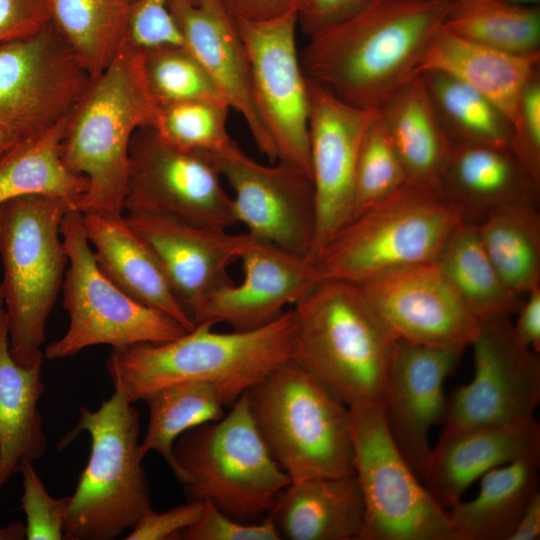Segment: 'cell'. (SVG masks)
<instances>
[{"label":"cell","mask_w":540,"mask_h":540,"mask_svg":"<svg viewBox=\"0 0 540 540\" xmlns=\"http://www.w3.org/2000/svg\"><path fill=\"white\" fill-rule=\"evenodd\" d=\"M235 19L249 58L254 100L278 161L311 176L310 99L296 45L298 12L264 21Z\"/></svg>","instance_id":"15"},{"label":"cell","mask_w":540,"mask_h":540,"mask_svg":"<svg viewBox=\"0 0 540 540\" xmlns=\"http://www.w3.org/2000/svg\"><path fill=\"white\" fill-rule=\"evenodd\" d=\"M349 411L354 473L365 508L359 540H452L447 510L397 449L380 403L350 406Z\"/></svg>","instance_id":"11"},{"label":"cell","mask_w":540,"mask_h":540,"mask_svg":"<svg viewBox=\"0 0 540 540\" xmlns=\"http://www.w3.org/2000/svg\"><path fill=\"white\" fill-rule=\"evenodd\" d=\"M540 455L486 472L476 497L447 510L452 540H509L539 490Z\"/></svg>","instance_id":"30"},{"label":"cell","mask_w":540,"mask_h":540,"mask_svg":"<svg viewBox=\"0 0 540 540\" xmlns=\"http://www.w3.org/2000/svg\"><path fill=\"white\" fill-rule=\"evenodd\" d=\"M158 109L146 81L143 50L127 38L67 119L62 160L88 181L77 210L124 213L129 146L136 130L154 126Z\"/></svg>","instance_id":"3"},{"label":"cell","mask_w":540,"mask_h":540,"mask_svg":"<svg viewBox=\"0 0 540 540\" xmlns=\"http://www.w3.org/2000/svg\"><path fill=\"white\" fill-rule=\"evenodd\" d=\"M374 0H305L298 25L308 36L356 14Z\"/></svg>","instance_id":"47"},{"label":"cell","mask_w":540,"mask_h":540,"mask_svg":"<svg viewBox=\"0 0 540 540\" xmlns=\"http://www.w3.org/2000/svg\"><path fill=\"white\" fill-rule=\"evenodd\" d=\"M206 154L233 190L237 223L254 238L309 259L316 228L311 176L288 162L260 164L235 142Z\"/></svg>","instance_id":"16"},{"label":"cell","mask_w":540,"mask_h":540,"mask_svg":"<svg viewBox=\"0 0 540 540\" xmlns=\"http://www.w3.org/2000/svg\"><path fill=\"white\" fill-rule=\"evenodd\" d=\"M204 501L188 500L165 512L150 508L131 529L125 540H175L180 534L198 522Z\"/></svg>","instance_id":"45"},{"label":"cell","mask_w":540,"mask_h":540,"mask_svg":"<svg viewBox=\"0 0 540 540\" xmlns=\"http://www.w3.org/2000/svg\"><path fill=\"white\" fill-rule=\"evenodd\" d=\"M21 507L25 514V539L62 540L70 495L52 497L37 474L33 461L23 459Z\"/></svg>","instance_id":"41"},{"label":"cell","mask_w":540,"mask_h":540,"mask_svg":"<svg viewBox=\"0 0 540 540\" xmlns=\"http://www.w3.org/2000/svg\"><path fill=\"white\" fill-rule=\"evenodd\" d=\"M540 53L517 55L462 38L444 25L433 34L417 74L439 71L468 84L498 106L512 123L529 80L539 72Z\"/></svg>","instance_id":"27"},{"label":"cell","mask_w":540,"mask_h":540,"mask_svg":"<svg viewBox=\"0 0 540 540\" xmlns=\"http://www.w3.org/2000/svg\"><path fill=\"white\" fill-rule=\"evenodd\" d=\"M229 105L187 101L160 105L152 127L168 144L182 150L215 153L229 147L226 130Z\"/></svg>","instance_id":"39"},{"label":"cell","mask_w":540,"mask_h":540,"mask_svg":"<svg viewBox=\"0 0 540 540\" xmlns=\"http://www.w3.org/2000/svg\"><path fill=\"white\" fill-rule=\"evenodd\" d=\"M379 118L401 160L406 184L437 192L453 143L421 74L406 82L379 108Z\"/></svg>","instance_id":"28"},{"label":"cell","mask_w":540,"mask_h":540,"mask_svg":"<svg viewBox=\"0 0 540 540\" xmlns=\"http://www.w3.org/2000/svg\"><path fill=\"white\" fill-rule=\"evenodd\" d=\"M143 68L149 90L159 106L187 101L229 105L217 83L185 46L143 50Z\"/></svg>","instance_id":"38"},{"label":"cell","mask_w":540,"mask_h":540,"mask_svg":"<svg viewBox=\"0 0 540 540\" xmlns=\"http://www.w3.org/2000/svg\"><path fill=\"white\" fill-rule=\"evenodd\" d=\"M364 500L355 473L294 479L268 516L281 539L359 540Z\"/></svg>","instance_id":"26"},{"label":"cell","mask_w":540,"mask_h":540,"mask_svg":"<svg viewBox=\"0 0 540 540\" xmlns=\"http://www.w3.org/2000/svg\"><path fill=\"white\" fill-rule=\"evenodd\" d=\"M168 9L184 46L200 61L246 122L261 154L278 161L273 140L258 112L251 69L235 17L221 0H170Z\"/></svg>","instance_id":"22"},{"label":"cell","mask_w":540,"mask_h":540,"mask_svg":"<svg viewBox=\"0 0 540 540\" xmlns=\"http://www.w3.org/2000/svg\"><path fill=\"white\" fill-rule=\"evenodd\" d=\"M128 158L126 212L220 229L237 223L232 197L206 153L174 147L152 127H142L132 137Z\"/></svg>","instance_id":"13"},{"label":"cell","mask_w":540,"mask_h":540,"mask_svg":"<svg viewBox=\"0 0 540 540\" xmlns=\"http://www.w3.org/2000/svg\"><path fill=\"white\" fill-rule=\"evenodd\" d=\"M481 244L505 285L522 297L540 286L538 204L511 203L475 221Z\"/></svg>","instance_id":"32"},{"label":"cell","mask_w":540,"mask_h":540,"mask_svg":"<svg viewBox=\"0 0 540 540\" xmlns=\"http://www.w3.org/2000/svg\"><path fill=\"white\" fill-rule=\"evenodd\" d=\"M293 306L294 360L348 407L380 402L397 339L360 287L320 279Z\"/></svg>","instance_id":"4"},{"label":"cell","mask_w":540,"mask_h":540,"mask_svg":"<svg viewBox=\"0 0 540 540\" xmlns=\"http://www.w3.org/2000/svg\"><path fill=\"white\" fill-rule=\"evenodd\" d=\"M509 149L529 173L540 181V73L525 86L512 128Z\"/></svg>","instance_id":"42"},{"label":"cell","mask_w":540,"mask_h":540,"mask_svg":"<svg viewBox=\"0 0 540 540\" xmlns=\"http://www.w3.org/2000/svg\"><path fill=\"white\" fill-rule=\"evenodd\" d=\"M212 327L211 323H199L171 341L113 348L106 368L114 390L135 403L168 384L204 381L215 386L231 406L272 371L294 359L292 309L251 330L216 332Z\"/></svg>","instance_id":"2"},{"label":"cell","mask_w":540,"mask_h":540,"mask_svg":"<svg viewBox=\"0 0 540 540\" xmlns=\"http://www.w3.org/2000/svg\"><path fill=\"white\" fill-rule=\"evenodd\" d=\"M92 77L51 22L0 46V127L18 141L69 117Z\"/></svg>","instance_id":"12"},{"label":"cell","mask_w":540,"mask_h":540,"mask_svg":"<svg viewBox=\"0 0 540 540\" xmlns=\"http://www.w3.org/2000/svg\"><path fill=\"white\" fill-rule=\"evenodd\" d=\"M25 539V524L11 522L4 527H0V540H22Z\"/></svg>","instance_id":"51"},{"label":"cell","mask_w":540,"mask_h":540,"mask_svg":"<svg viewBox=\"0 0 540 540\" xmlns=\"http://www.w3.org/2000/svg\"><path fill=\"white\" fill-rule=\"evenodd\" d=\"M309 145L316 228L315 263L329 241L352 220L355 173L362 140L379 109L351 105L308 79Z\"/></svg>","instance_id":"17"},{"label":"cell","mask_w":540,"mask_h":540,"mask_svg":"<svg viewBox=\"0 0 540 540\" xmlns=\"http://www.w3.org/2000/svg\"><path fill=\"white\" fill-rule=\"evenodd\" d=\"M173 456L188 500H209L241 521L265 518L291 482L258 432L247 391L222 418L181 434Z\"/></svg>","instance_id":"7"},{"label":"cell","mask_w":540,"mask_h":540,"mask_svg":"<svg viewBox=\"0 0 540 540\" xmlns=\"http://www.w3.org/2000/svg\"><path fill=\"white\" fill-rule=\"evenodd\" d=\"M119 1H122L124 3H128V4H134L135 0H119Z\"/></svg>","instance_id":"55"},{"label":"cell","mask_w":540,"mask_h":540,"mask_svg":"<svg viewBox=\"0 0 540 540\" xmlns=\"http://www.w3.org/2000/svg\"><path fill=\"white\" fill-rule=\"evenodd\" d=\"M43 362L18 364L10 353L5 313L0 318V493L20 470L23 459L36 461L46 452L38 402L44 392Z\"/></svg>","instance_id":"29"},{"label":"cell","mask_w":540,"mask_h":540,"mask_svg":"<svg viewBox=\"0 0 540 540\" xmlns=\"http://www.w3.org/2000/svg\"><path fill=\"white\" fill-rule=\"evenodd\" d=\"M404 185L403 165L378 113L366 131L358 153L353 218Z\"/></svg>","instance_id":"40"},{"label":"cell","mask_w":540,"mask_h":540,"mask_svg":"<svg viewBox=\"0 0 540 540\" xmlns=\"http://www.w3.org/2000/svg\"><path fill=\"white\" fill-rule=\"evenodd\" d=\"M516 4L539 5L540 0H503Z\"/></svg>","instance_id":"53"},{"label":"cell","mask_w":540,"mask_h":540,"mask_svg":"<svg viewBox=\"0 0 540 540\" xmlns=\"http://www.w3.org/2000/svg\"><path fill=\"white\" fill-rule=\"evenodd\" d=\"M451 5L452 0H374L310 36L302 69L341 100L379 109L417 75Z\"/></svg>","instance_id":"1"},{"label":"cell","mask_w":540,"mask_h":540,"mask_svg":"<svg viewBox=\"0 0 540 540\" xmlns=\"http://www.w3.org/2000/svg\"><path fill=\"white\" fill-rule=\"evenodd\" d=\"M3 305H4V302H3V298L0 294V318L2 317V315L5 313V310L3 308Z\"/></svg>","instance_id":"54"},{"label":"cell","mask_w":540,"mask_h":540,"mask_svg":"<svg viewBox=\"0 0 540 540\" xmlns=\"http://www.w3.org/2000/svg\"><path fill=\"white\" fill-rule=\"evenodd\" d=\"M170 0H135L128 28V40L141 50L159 46H184L183 38L169 9Z\"/></svg>","instance_id":"44"},{"label":"cell","mask_w":540,"mask_h":540,"mask_svg":"<svg viewBox=\"0 0 540 540\" xmlns=\"http://www.w3.org/2000/svg\"><path fill=\"white\" fill-rule=\"evenodd\" d=\"M83 222L98 267L116 286L136 301L171 316L187 331L195 327L157 259L124 214L86 212Z\"/></svg>","instance_id":"25"},{"label":"cell","mask_w":540,"mask_h":540,"mask_svg":"<svg viewBox=\"0 0 540 540\" xmlns=\"http://www.w3.org/2000/svg\"><path fill=\"white\" fill-rule=\"evenodd\" d=\"M466 219L436 191L406 184L329 241L314 263L317 280L359 285L395 268L435 262Z\"/></svg>","instance_id":"9"},{"label":"cell","mask_w":540,"mask_h":540,"mask_svg":"<svg viewBox=\"0 0 540 540\" xmlns=\"http://www.w3.org/2000/svg\"><path fill=\"white\" fill-rule=\"evenodd\" d=\"M139 414L118 390L96 410L81 407L76 426L58 448L85 431L90 455L64 525L66 540H112L132 529L151 508L147 477L139 454Z\"/></svg>","instance_id":"5"},{"label":"cell","mask_w":540,"mask_h":540,"mask_svg":"<svg viewBox=\"0 0 540 540\" xmlns=\"http://www.w3.org/2000/svg\"><path fill=\"white\" fill-rule=\"evenodd\" d=\"M532 455H540V425L535 418L441 434L431 448L422 483L447 510L486 472Z\"/></svg>","instance_id":"23"},{"label":"cell","mask_w":540,"mask_h":540,"mask_svg":"<svg viewBox=\"0 0 540 540\" xmlns=\"http://www.w3.org/2000/svg\"><path fill=\"white\" fill-rule=\"evenodd\" d=\"M61 235L69 263L62 285L63 306L70 321L65 334L45 347L44 358L70 357L94 345L162 343L187 332L171 316L127 295L100 270L82 212L68 208Z\"/></svg>","instance_id":"10"},{"label":"cell","mask_w":540,"mask_h":540,"mask_svg":"<svg viewBox=\"0 0 540 540\" xmlns=\"http://www.w3.org/2000/svg\"><path fill=\"white\" fill-rule=\"evenodd\" d=\"M124 217L157 259L191 319L214 290L231 281L227 269L252 239L247 232L231 234L161 214L127 212Z\"/></svg>","instance_id":"20"},{"label":"cell","mask_w":540,"mask_h":540,"mask_svg":"<svg viewBox=\"0 0 540 540\" xmlns=\"http://www.w3.org/2000/svg\"><path fill=\"white\" fill-rule=\"evenodd\" d=\"M247 394L263 442L291 480L354 473L349 407L294 359Z\"/></svg>","instance_id":"8"},{"label":"cell","mask_w":540,"mask_h":540,"mask_svg":"<svg viewBox=\"0 0 540 540\" xmlns=\"http://www.w3.org/2000/svg\"><path fill=\"white\" fill-rule=\"evenodd\" d=\"M397 340L465 351L480 321L435 262L395 268L358 285Z\"/></svg>","instance_id":"18"},{"label":"cell","mask_w":540,"mask_h":540,"mask_svg":"<svg viewBox=\"0 0 540 540\" xmlns=\"http://www.w3.org/2000/svg\"><path fill=\"white\" fill-rule=\"evenodd\" d=\"M463 353L403 340L394 345L379 403L390 437L421 482L431 452L429 431L447 414L443 385Z\"/></svg>","instance_id":"19"},{"label":"cell","mask_w":540,"mask_h":540,"mask_svg":"<svg viewBox=\"0 0 540 540\" xmlns=\"http://www.w3.org/2000/svg\"><path fill=\"white\" fill-rule=\"evenodd\" d=\"M149 420L139 454L158 452L176 478L179 469L173 446L185 431L225 415L226 402L219 390L204 381H181L160 387L146 395Z\"/></svg>","instance_id":"35"},{"label":"cell","mask_w":540,"mask_h":540,"mask_svg":"<svg viewBox=\"0 0 540 540\" xmlns=\"http://www.w3.org/2000/svg\"><path fill=\"white\" fill-rule=\"evenodd\" d=\"M420 74L452 143L509 148L512 123L491 100L448 74L439 71Z\"/></svg>","instance_id":"37"},{"label":"cell","mask_w":540,"mask_h":540,"mask_svg":"<svg viewBox=\"0 0 540 540\" xmlns=\"http://www.w3.org/2000/svg\"><path fill=\"white\" fill-rule=\"evenodd\" d=\"M132 6L119 0H50L51 22L94 78L126 42Z\"/></svg>","instance_id":"34"},{"label":"cell","mask_w":540,"mask_h":540,"mask_svg":"<svg viewBox=\"0 0 540 540\" xmlns=\"http://www.w3.org/2000/svg\"><path fill=\"white\" fill-rule=\"evenodd\" d=\"M437 192L473 220L506 204H538L540 181L507 147L453 143Z\"/></svg>","instance_id":"24"},{"label":"cell","mask_w":540,"mask_h":540,"mask_svg":"<svg viewBox=\"0 0 540 540\" xmlns=\"http://www.w3.org/2000/svg\"><path fill=\"white\" fill-rule=\"evenodd\" d=\"M237 19L264 21L292 11L299 12L305 0H221Z\"/></svg>","instance_id":"48"},{"label":"cell","mask_w":540,"mask_h":540,"mask_svg":"<svg viewBox=\"0 0 540 540\" xmlns=\"http://www.w3.org/2000/svg\"><path fill=\"white\" fill-rule=\"evenodd\" d=\"M540 538V492L529 502L509 540H537Z\"/></svg>","instance_id":"50"},{"label":"cell","mask_w":540,"mask_h":540,"mask_svg":"<svg viewBox=\"0 0 540 540\" xmlns=\"http://www.w3.org/2000/svg\"><path fill=\"white\" fill-rule=\"evenodd\" d=\"M240 260L243 279L214 290L194 311L196 324L218 323L233 330H251L277 319L317 282L314 264L306 257L252 237Z\"/></svg>","instance_id":"21"},{"label":"cell","mask_w":540,"mask_h":540,"mask_svg":"<svg viewBox=\"0 0 540 540\" xmlns=\"http://www.w3.org/2000/svg\"><path fill=\"white\" fill-rule=\"evenodd\" d=\"M17 142L13 135L0 127V158Z\"/></svg>","instance_id":"52"},{"label":"cell","mask_w":540,"mask_h":540,"mask_svg":"<svg viewBox=\"0 0 540 540\" xmlns=\"http://www.w3.org/2000/svg\"><path fill=\"white\" fill-rule=\"evenodd\" d=\"M281 536L267 515L260 521L237 520L222 512L209 500L204 501L200 519L184 530L179 540H280Z\"/></svg>","instance_id":"43"},{"label":"cell","mask_w":540,"mask_h":540,"mask_svg":"<svg viewBox=\"0 0 540 540\" xmlns=\"http://www.w3.org/2000/svg\"><path fill=\"white\" fill-rule=\"evenodd\" d=\"M50 23V0H0V46L32 37Z\"/></svg>","instance_id":"46"},{"label":"cell","mask_w":540,"mask_h":540,"mask_svg":"<svg viewBox=\"0 0 540 540\" xmlns=\"http://www.w3.org/2000/svg\"><path fill=\"white\" fill-rule=\"evenodd\" d=\"M470 347L474 376L448 400L442 434L535 418L540 357L516 340L510 317L481 320Z\"/></svg>","instance_id":"14"},{"label":"cell","mask_w":540,"mask_h":540,"mask_svg":"<svg viewBox=\"0 0 540 540\" xmlns=\"http://www.w3.org/2000/svg\"><path fill=\"white\" fill-rule=\"evenodd\" d=\"M520 305L512 329L516 340L523 346L540 352V286L526 294Z\"/></svg>","instance_id":"49"},{"label":"cell","mask_w":540,"mask_h":540,"mask_svg":"<svg viewBox=\"0 0 540 540\" xmlns=\"http://www.w3.org/2000/svg\"><path fill=\"white\" fill-rule=\"evenodd\" d=\"M435 264L479 321L517 313L521 297L500 278L481 244L475 221L466 219L457 227Z\"/></svg>","instance_id":"33"},{"label":"cell","mask_w":540,"mask_h":540,"mask_svg":"<svg viewBox=\"0 0 540 540\" xmlns=\"http://www.w3.org/2000/svg\"><path fill=\"white\" fill-rule=\"evenodd\" d=\"M469 41L517 55L540 53V7L503 0H452L444 22Z\"/></svg>","instance_id":"36"},{"label":"cell","mask_w":540,"mask_h":540,"mask_svg":"<svg viewBox=\"0 0 540 540\" xmlns=\"http://www.w3.org/2000/svg\"><path fill=\"white\" fill-rule=\"evenodd\" d=\"M70 207L46 195L21 196L0 206V294L10 353L22 366L44 361L46 322L68 264L61 225Z\"/></svg>","instance_id":"6"},{"label":"cell","mask_w":540,"mask_h":540,"mask_svg":"<svg viewBox=\"0 0 540 540\" xmlns=\"http://www.w3.org/2000/svg\"><path fill=\"white\" fill-rule=\"evenodd\" d=\"M67 119L40 136L18 141L0 158V206L21 196L46 195L77 208L88 181L71 172L62 160Z\"/></svg>","instance_id":"31"}]
</instances>
